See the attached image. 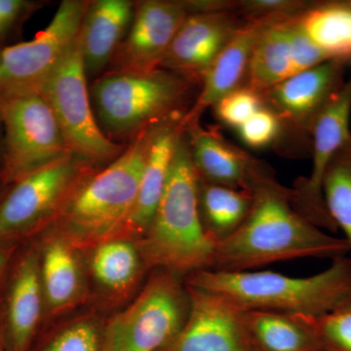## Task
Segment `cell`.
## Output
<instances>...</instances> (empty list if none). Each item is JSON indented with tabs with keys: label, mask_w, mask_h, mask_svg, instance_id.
I'll list each match as a JSON object with an SVG mask.
<instances>
[{
	"label": "cell",
	"mask_w": 351,
	"mask_h": 351,
	"mask_svg": "<svg viewBox=\"0 0 351 351\" xmlns=\"http://www.w3.org/2000/svg\"><path fill=\"white\" fill-rule=\"evenodd\" d=\"M248 216L232 234L217 243L212 269L258 270L272 263L299 258H334L348 256L346 239L330 234L297 211L291 189L276 179L274 170L258 161L250 189Z\"/></svg>",
	"instance_id": "6da1fadb"
},
{
	"label": "cell",
	"mask_w": 351,
	"mask_h": 351,
	"mask_svg": "<svg viewBox=\"0 0 351 351\" xmlns=\"http://www.w3.org/2000/svg\"><path fill=\"white\" fill-rule=\"evenodd\" d=\"M162 123L138 132L115 160L88 176L47 230L78 251L119 239L135 208L152 140Z\"/></svg>",
	"instance_id": "7a4b0ae2"
},
{
	"label": "cell",
	"mask_w": 351,
	"mask_h": 351,
	"mask_svg": "<svg viewBox=\"0 0 351 351\" xmlns=\"http://www.w3.org/2000/svg\"><path fill=\"white\" fill-rule=\"evenodd\" d=\"M135 243L145 269H163L180 277L213 267L217 241L201 219L198 174L186 131L151 225Z\"/></svg>",
	"instance_id": "3957f363"
},
{
	"label": "cell",
	"mask_w": 351,
	"mask_h": 351,
	"mask_svg": "<svg viewBox=\"0 0 351 351\" xmlns=\"http://www.w3.org/2000/svg\"><path fill=\"white\" fill-rule=\"evenodd\" d=\"M186 284L225 295L247 311L319 316L351 301V258H334L326 269L309 276L207 269L191 274Z\"/></svg>",
	"instance_id": "277c9868"
},
{
	"label": "cell",
	"mask_w": 351,
	"mask_h": 351,
	"mask_svg": "<svg viewBox=\"0 0 351 351\" xmlns=\"http://www.w3.org/2000/svg\"><path fill=\"white\" fill-rule=\"evenodd\" d=\"M199 89V83L168 69L106 71L90 97L101 130L112 140L132 138L147 127L186 114Z\"/></svg>",
	"instance_id": "5b68a950"
},
{
	"label": "cell",
	"mask_w": 351,
	"mask_h": 351,
	"mask_svg": "<svg viewBox=\"0 0 351 351\" xmlns=\"http://www.w3.org/2000/svg\"><path fill=\"white\" fill-rule=\"evenodd\" d=\"M157 270L135 301L108 321L101 351H164L182 331L189 316L188 288L179 276Z\"/></svg>",
	"instance_id": "8992f818"
},
{
	"label": "cell",
	"mask_w": 351,
	"mask_h": 351,
	"mask_svg": "<svg viewBox=\"0 0 351 351\" xmlns=\"http://www.w3.org/2000/svg\"><path fill=\"white\" fill-rule=\"evenodd\" d=\"M98 169L69 154L12 184L0 200V244L18 245L47 230L78 186Z\"/></svg>",
	"instance_id": "52a82bcc"
},
{
	"label": "cell",
	"mask_w": 351,
	"mask_h": 351,
	"mask_svg": "<svg viewBox=\"0 0 351 351\" xmlns=\"http://www.w3.org/2000/svg\"><path fill=\"white\" fill-rule=\"evenodd\" d=\"M38 94L54 112L71 154L103 168L125 151L126 145L107 137L95 117L80 34Z\"/></svg>",
	"instance_id": "ba28073f"
},
{
	"label": "cell",
	"mask_w": 351,
	"mask_h": 351,
	"mask_svg": "<svg viewBox=\"0 0 351 351\" xmlns=\"http://www.w3.org/2000/svg\"><path fill=\"white\" fill-rule=\"evenodd\" d=\"M3 135L0 180L12 184L69 156L68 145L47 101L39 94L0 100Z\"/></svg>",
	"instance_id": "9c48e42d"
},
{
	"label": "cell",
	"mask_w": 351,
	"mask_h": 351,
	"mask_svg": "<svg viewBox=\"0 0 351 351\" xmlns=\"http://www.w3.org/2000/svg\"><path fill=\"white\" fill-rule=\"evenodd\" d=\"M348 66L328 61L261 91L283 126L281 154L311 156V130L346 80Z\"/></svg>",
	"instance_id": "30bf717a"
},
{
	"label": "cell",
	"mask_w": 351,
	"mask_h": 351,
	"mask_svg": "<svg viewBox=\"0 0 351 351\" xmlns=\"http://www.w3.org/2000/svg\"><path fill=\"white\" fill-rule=\"evenodd\" d=\"M90 1L64 0L34 39L2 50L0 100L39 90L80 34Z\"/></svg>",
	"instance_id": "8fae6325"
},
{
	"label": "cell",
	"mask_w": 351,
	"mask_h": 351,
	"mask_svg": "<svg viewBox=\"0 0 351 351\" xmlns=\"http://www.w3.org/2000/svg\"><path fill=\"white\" fill-rule=\"evenodd\" d=\"M351 73L328 104L311 130L308 177L300 178L291 189L293 205L313 225L329 232L337 230L325 206L322 182L332 159L351 140Z\"/></svg>",
	"instance_id": "7c38bea8"
},
{
	"label": "cell",
	"mask_w": 351,
	"mask_h": 351,
	"mask_svg": "<svg viewBox=\"0 0 351 351\" xmlns=\"http://www.w3.org/2000/svg\"><path fill=\"white\" fill-rule=\"evenodd\" d=\"M186 288L188 319L164 351H256L244 307L219 293Z\"/></svg>",
	"instance_id": "4fadbf2b"
},
{
	"label": "cell",
	"mask_w": 351,
	"mask_h": 351,
	"mask_svg": "<svg viewBox=\"0 0 351 351\" xmlns=\"http://www.w3.org/2000/svg\"><path fill=\"white\" fill-rule=\"evenodd\" d=\"M193 14L189 0H145L135 14L107 71H149L160 69L180 27Z\"/></svg>",
	"instance_id": "5bb4252c"
},
{
	"label": "cell",
	"mask_w": 351,
	"mask_h": 351,
	"mask_svg": "<svg viewBox=\"0 0 351 351\" xmlns=\"http://www.w3.org/2000/svg\"><path fill=\"white\" fill-rule=\"evenodd\" d=\"M325 62L326 57L302 32L295 16L267 21L254 46L243 85L263 91Z\"/></svg>",
	"instance_id": "9a60e30c"
},
{
	"label": "cell",
	"mask_w": 351,
	"mask_h": 351,
	"mask_svg": "<svg viewBox=\"0 0 351 351\" xmlns=\"http://www.w3.org/2000/svg\"><path fill=\"white\" fill-rule=\"evenodd\" d=\"M245 22L228 10L191 14L173 39L160 69L201 85L207 69Z\"/></svg>",
	"instance_id": "2e32d148"
},
{
	"label": "cell",
	"mask_w": 351,
	"mask_h": 351,
	"mask_svg": "<svg viewBox=\"0 0 351 351\" xmlns=\"http://www.w3.org/2000/svg\"><path fill=\"white\" fill-rule=\"evenodd\" d=\"M44 306L39 252L32 247L18 258L7 290L1 320L6 351H29Z\"/></svg>",
	"instance_id": "e0dca14e"
},
{
	"label": "cell",
	"mask_w": 351,
	"mask_h": 351,
	"mask_svg": "<svg viewBox=\"0 0 351 351\" xmlns=\"http://www.w3.org/2000/svg\"><path fill=\"white\" fill-rule=\"evenodd\" d=\"M186 127L189 151L198 177L249 191L260 159L226 140L218 129L202 126L200 121Z\"/></svg>",
	"instance_id": "ac0fdd59"
},
{
	"label": "cell",
	"mask_w": 351,
	"mask_h": 351,
	"mask_svg": "<svg viewBox=\"0 0 351 351\" xmlns=\"http://www.w3.org/2000/svg\"><path fill=\"white\" fill-rule=\"evenodd\" d=\"M184 117L186 114L176 117L159 126L145 162L135 208L119 239L137 241L151 225L167 182L176 149L186 131Z\"/></svg>",
	"instance_id": "d6986e66"
},
{
	"label": "cell",
	"mask_w": 351,
	"mask_h": 351,
	"mask_svg": "<svg viewBox=\"0 0 351 351\" xmlns=\"http://www.w3.org/2000/svg\"><path fill=\"white\" fill-rule=\"evenodd\" d=\"M265 22L246 21L214 60L203 75L193 107L184 117V125L199 122L208 108L244 84L252 52Z\"/></svg>",
	"instance_id": "ffe728a7"
},
{
	"label": "cell",
	"mask_w": 351,
	"mask_h": 351,
	"mask_svg": "<svg viewBox=\"0 0 351 351\" xmlns=\"http://www.w3.org/2000/svg\"><path fill=\"white\" fill-rule=\"evenodd\" d=\"M135 8L130 0L90 1L80 32L87 77L110 66L130 29Z\"/></svg>",
	"instance_id": "44dd1931"
},
{
	"label": "cell",
	"mask_w": 351,
	"mask_h": 351,
	"mask_svg": "<svg viewBox=\"0 0 351 351\" xmlns=\"http://www.w3.org/2000/svg\"><path fill=\"white\" fill-rule=\"evenodd\" d=\"M39 265L44 306L51 314L63 313L82 299L84 283L78 251L61 235L46 230Z\"/></svg>",
	"instance_id": "7402d4cb"
},
{
	"label": "cell",
	"mask_w": 351,
	"mask_h": 351,
	"mask_svg": "<svg viewBox=\"0 0 351 351\" xmlns=\"http://www.w3.org/2000/svg\"><path fill=\"white\" fill-rule=\"evenodd\" d=\"M295 21L327 61L351 69V0L309 1Z\"/></svg>",
	"instance_id": "603a6c76"
},
{
	"label": "cell",
	"mask_w": 351,
	"mask_h": 351,
	"mask_svg": "<svg viewBox=\"0 0 351 351\" xmlns=\"http://www.w3.org/2000/svg\"><path fill=\"white\" fill-rule=\"evenodd\" d=\"M246 320L256 351H325L299 316L246 309Z\"/></svg>",
	"instance_id": "cb8c5ba5"
},
{
	"label": "cell",
	"mask_w": 351,
	"mask_h": 351,
	"mask_svg": "<svg viewBox=\"0 0 351 351\" xmlns=\"http://www.w3.org/2000/svg\"><path fill=\"white\" fill-rule=\"evenodd\" d=\"M250 191L198 177V206L203 226L217 243L243 223L252 206Z\"/></svg>",
	"instance_id": "d4e9b609"
},
{
	"label": "cell",
	"mask_w": 351,
	"mask_h": 351,
	"mask_svg": "<svg viewBox=\"0 0 351 351\" xmlns=\"http://www.w3.org/2000/svg\"><path fill=\"white\" fill-rule=\"evenodd\" d=\"M90 269L95 280L108 292L125 294L145 269L135 241L114 239L91 250Z\"/></svg>",
	"instance_id": "484cf974"
},
{
	"label": "cell",
	"mask_w": 351,
	"mask_h": 351,
	"mask_svg": "<svg viewBox=\"0 0 351 351\" xmlns=\"http://www.w3.org/2000/svg\"><path fill=\"white\" fill-rule=\"evenodd\" d=\"M322 193L328 214L337 230L345 234L351 253V140L328 166Z\"/></svg>",
	"instance_id": "4316f807"
},
{
	"label": "cell",
	"mask_w": 351,
	"mask_h": 351,
	"mask_svg": "<svg viewBox=\"0 0 351 351\" xmlns=\"http://www.w3.org/2000/svg\"><path fill=\"white\" fill-rule=\"evenodd\" d=\"M294 315L313 330L325 351H351V301L323 315Z\"/></svg>",
	"instance_id": "83f0119b"
},
{
	"label": "cell",
	"mask_w": 351,
	"mask_h": 351,
	"mask_svg": "<svg viewBox=\"0 0 351 351\" xmlns=\"http://www.w3.org/2000/svg\"><path fill=\"white\" fill-rule=\"evenodd\" d=\"M235 133L241 142L252 149H274L280 154L282 152V124L265 100L262 107L252 113L250 117L239 127Z\"/></svg>",
	"instance_id": "f1b7e54d"
},
{
	"label": "cell",
	"mask_w": 351,
	"mask_h": 351,
	"mask_svg": "<svg viewBox=\"0 0 351 351\" xmlns=\"http://www.w3.org/2000/svg\"><path fill=\"white\" fill-rule=\"evenodd\" d=\"M263 104L260 91L242 85L221 99L212 110L219 122L235 132Z\"/></svg>",
	"instance_id": "f546056e"
},
{
	"label": "cell",
	"mask_w": 351,
	"mask_h": 351,
	"mask_svg": "<svg viewBox=\"0 0 351 351\" xmlns=\"http://www.w3.org/2000/svg\"><path fill=\"white\" fill-rule=\"evenodd\" d=\"M306 0H232V11L244 21L287 19L301 13Z\"/></svg>",
	"instance_id": "4dcf8cb0"
},
{
	"label": "cell",
	"mask_w": 351,
	"mask_h": 351,
	"mask_svg": "<svg viewBox=\"0 0 351 351\" xmlns=\"http://www.w3.org/2000/svg\"><path fill=\"white\" fill-rule=\"evenodd\" d=\"M101 337L93 322L78 321L64 328L41 351H101Z\"/></svg>",
	"instance_id": "1f68e13d"
},
{
	"label": "cell",
	"mask_w": 351,
	"mask_h": 351,
	"mask_svg": "<svg viewBox=\"0 0 351 351\" xmlns=\"http://www.w3.org/2000/svg\"><path fill=\"white\" fill-rule=\"evenodd\" d=\"M32 3L23 0H0V27L5 32L21 19L25 12H29Z\"/></svg>",
	"instance_id": "d6a6232c"
},
{
	"label": "cell",
	"mask_w": 351,
	"mask_h": 351,
	"mask_svg": "<svg viewBox=\"0 0 351 351\" xmlns=\"http://www.w3.org/2000/svg\"><path fill=\"white\" fill-rule=\"evenodd\" d=\"M18 245L0 244V288L5 279L7 270L10 267Z\"/></svg>",
	"instance_id": "836d02e7"
},
{
	"label": "cell",
	"mask_w": 351,
	"mask_h": 351,
	"mask_svg": "<svg viewBox=\"0 0 351 351\" xmlns=\"http://www.w3.org/2000/svg\"><path fill=\"white\" fill-rule=\"evenodd\" d=\"M0 351H6L4 343L3 332H2L1 320H0Z\"/></svg>",
	"instance_id": "e575fe53"
},
{
	"label": "cell",
	"mask_w": 351,
	"mask_h": 351,
	"mask_svg": "<svg viewBox=\"0 0 351 351\" xmlns=\"http://www.w3.org/2000/svg\"><path fill=\"white\" fill-rule=\"evenodd\" d=\"M2 151H3V135H2V128L0 125V161H1Z\"/></svg>",
	"instance_id": "d590c367"
},
{
	"label": "cell",
	"mask_w": 351,
	"mask_h": 351,
	"mask_svg": "<svg viewBox=\"0 0 351 351\" xmlns=\"http://www.w3.org/2000/svg\"><path fill=\"white\" fill-rule=\"evenodd\" d=\"M2 50H3V48L0 46V71H1L2 66Z\"/></svg>",
	"instance_id": "8d00e7d4"
},
{
	"label": "cell",
	"mask_w": 351,
	"mask_h": 351,
	"mask_svg": "<svg viewBox=\"0 0 351 351\" xmlns=\"http://www.w3.org/2000/svg\"><path fill=\"white\" fill-rule=\"evenodd\" d=\"M4 34V32L2 31L1 27H0V36H1V34Z\"/></svg>",
	"instance_id": "74e56055"
}]
</instances>
